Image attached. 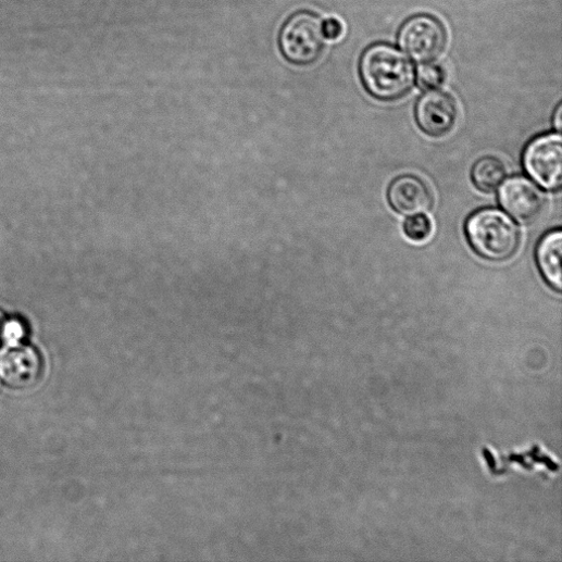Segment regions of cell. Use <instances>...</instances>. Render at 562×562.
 <instances>
[{
	"mask_svg": "<svg viewBox=\"0 0 562 562\" xmlns=\"http://www.w3.org/2000/svg\"><path fill=\"white\" fill-rule=\"evenodd\" d=\"M42 373V361L32 347L9 345L0 352V379L17 390L33 388Z\"/></svg>",
	"mask_w": 562,
	"mask_h": 562,
	"instance_id": "7",
	"label": "cell"
},
{
	"mask_svg": "<svg viewBox=\"0 0 562 562\" xmlns=\"http://www.w3.org/2000/svg\"><path fill=\"white\" fill-rule=\"evenodd\" d=\"M508 175L505 164L496 157H484L473 166L472 180L475 187L486 193L495 192Z\"/></svg>",
	"mask_w": 562,
	"mask_h": 562,
	"instance_id": "11",
	"label": "cell"
},
{
	"mask_svg": "<svg viewBox=\"0 0 562 562\" xmlns=\"http://www.w3.org/2000/svg\"><path fill=\"white\" fill-rule=\"evenodd\" d=\"M403 232L409 240L425 242L433 234L432 220L423 213L411 215L403 223Z\"/></svg>",
	"mask_w": 562,
	"mask_h": 562,
	"instance_id": "12",
	"label": "cell"
},
{
	"mask_svg": "<svg viewBox=\"0 0 562 562\" xmlns=\"http://www.w3.org/2000/svg\"><path fill=\"white\" fill-rule=\"evenodd\" d=\"M466 236L473 250L491 262L512 259L521 243L515 222L503 211L494 208L478 210L469 217Z\"/></svg>",
	"mask_w": 562,
	"mask_h": 562,
	"instance_id": "2",
	"label": "cell"
},
{
	"mask_svg": "<svg viewBox=\"0 0 562 562\" xmlns=\"http://www.w3.org/2000/svg\"><path fill=\"white\" fill-rule=\"evenodd\" d=\"M445 71L430 62L423 63L416 71L415 83L425 90L435 89L445 82Z\"/></svg>",
	"mask_w": 562,
	"mask_h": 562,
	"instance_id": "13",
	"label": "cell"
},
{
	"mask_svg": "<svg viewBox=\"0 0 562 562\" xmlns=\"http://www.w3.org/2000/svg\"><path fill=\"white\" fill-rule=\"evenodd\" d=\"M415 121L425 135L432 138L445 137L458 124V103L448 92L429 89L416 102Z\"/></svg>",
	"mask_w": 562,
	"mask_h": 562,
	"instance_id": "6",
	"label": "cell"
},
{
	"mask_svg": "<svg viewBox=\"0 0 562 562\" xmlns=\"http://www.w3.org/2000/svg\"><path fill=\"white\" fill-rule=\"evenodd\" d=\"M398 43L416 62L428 63L438 59L446 49L447 32L434 16L419 14L403 23Z\"/></svg>",
	"mask_w": 562,
	"mask_h": 562,
	"instance_id": "4",
	"label": "cell"
},
{
	"mask_svg": "<svg viewBox=\"0 0 562 562\" xmlns=\"http://www.w3.org/2000/svg\"><path fill=\"white\" fill-rule=\"evenodd\" d=\"M561 253L562 233L560 229L545 235L536 250L537 266L542 278L558 292L562 289Z\"/></svg>",
	"mask_w": 562,
	"mask_h": 562,
	"instance_id": "10",
	"label": "cell"
},
{
	"mask_svg": "<svg viewBox=\"0 0 562 562\" xmlns=\"http://www.w3.org/2000/svg\"><path fill=\"white\" fill-rule=\"evenodd\" d=\"M391 208L402 215L427 212L433 205V192L420 177L405 174L392 180L387 191Z\"/></svg>",
	"mask_w": 562,
	"mask_h": 562,
	"instance_id": "9",
	"label": "cell"
},
{
	"mask_svg": "<svg viewBox=\"0 0 562 562\" xmlns=\"http://www.w3.org/2000/svg\"><path fill=\"white\" fill-rule=\"evenodd\" d=\"M11 319L5 312L0 310V340L4 341V337L10 325Z\"/></svg>",
	"mask_w": 562,
	"mask_h": 562,
	"instance_id": "15",
	"label": "cell"
},
{
	"mask_svg": "<svg viewBox=\"0 0 562 562\" xmlns=\"http://www.w3.org/2000/svg\"><path fill=\"white\" fill-rule=\"evenodd\" d=\"M499 200L512 217L526 226L541 216L546 201L542 191L535 184L519 176L502 185Z\"/></svg>",
	"mask_w": 562,
	"mask_h": 562,
	"instance_id": "8",
	"label": "cell"
},
{
	"mask_svg": "<svg viewBox=\"0 0 562 562\" xmlns=\"http://www.w3.org/2000/svg\"><path fill=\"white\" fill-rule=\"evenodd\" d=\"M526 173L542 188L558 191L562 184V140L559 134L537 137L523 154Z\"/></svg>",
	"mask_w": 562,
	"mask_h": 562,
	"instance_id": "5",
	"label": "cell"
},
{
	"mask_svg": "<svg viewBox=\"0 0 562 562\" xmlns=\"http://www.w3.org/2000/svg\"><path fill=\"white\" fill-rule=\"evenodd\" d=\"M323 34L326 40H339L345 34V26L339 20L328 18L323 22Z\"/></svg>",
	"mask_w": 562,
	"mask_h": 562,
	"instance_id": "14",
	"label": "cell"
},
{
	"mask_svg": "<svg viewBox=\"0 0 562 562\" xmlns=\"http://www.w3.org/2000/svg\"><path fill=\"white\" fill-rule=\"evenodd\" d=\"M366 91L382 101H395L415 85L416 71L410 59L392 45L378 42L363 52L359 64Z\"/></svg>",
	"mask_w": 562,
	"mask_h": 562,
	"instance_id": "1",
	"label": "cell"
},
{
	"mask_svg": "<svg viewBox=\"0 0 562 562\" xmlns=\"http://www.w3.org/2000/svg\"><path fill=\"white\" fill-rule=\"evenodd\" d=\"M553 127L558 134H560L562 127V105L559 104L553 114Z\"/></svg>",
	"mask_w": 562,
	"mask_h": 562,
	"instance_id": "16",
	"label": "cell"
},
{
	"mask_svg": "<svg viewBox=\"0 0 562 562\" xmlns=\"http://www.w3.org/2000/svg\"><path fill=\"white\" fill-rule=\"evenodd\" d=\"M325 40L322 20L314 13L300 12L284 25L279 47L288 62L308 66L321 58Z\"/></svg>",
	"mask_w": 562,
	"mask_h": 562,
	"instance_id": "3",
	"label": "cell"
}]
</instances>
